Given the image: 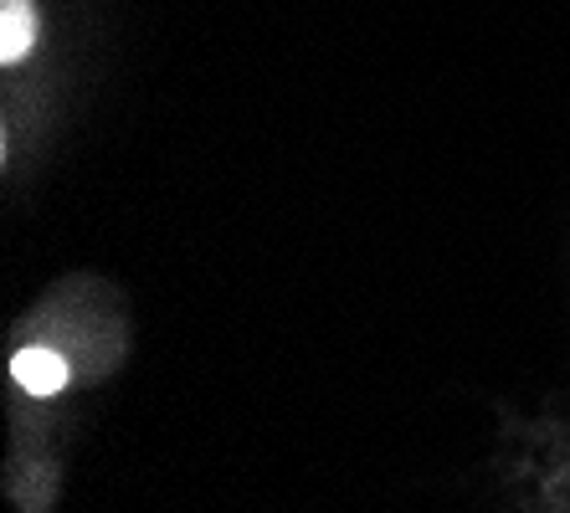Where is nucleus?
Instances as JSON below:
<instances>
[{
    "instance_id": "f257e3e1",
    "label": "nucleus",
    "mask_w": 570,
    "mask_h": 513,
    "mask_svg": "<svg viewBox=\"0 0 570 513\" xmlns=\"http://www.w3.org/2000/svg\"><path fill=\"white\" fill-rule=\"evenodd\" d=\"M41 11L37 0H0V67H21L37 52Z\"/></svg>"
},
{
    "instance_id": "f03ea898",
    "label": "nucleus",
    "mask_w": 570,
    "mask_h": 513,
    "mask_svg": "<svg viewBox=\"0 0 570 513\" xmlns=\"http://www.w3.org/2000/svg\"><path fill=\"white\" fill-rule=\"evenodd\" d=\"M11 375H16V385L31 391V395H62L67 381H72V375H67V359L57 355V349H47V344H27V349H16Z\"/></svg>"
}]
</instances>
